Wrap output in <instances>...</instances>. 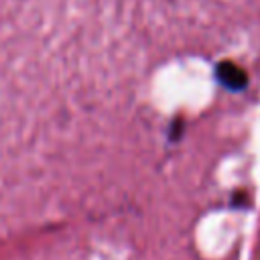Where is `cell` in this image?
<instances>
[{"label": "cell", "mask_w": 260, "mask_h": 260, "mask_svg": "<svg viewBox=\"0 0 260 260\" xmlns=\"http://www.w3.org/2000/svg\"><path fill=\"white\" fill-rule=\"evenodd\" d=\"M217 75H219V79H221L225 85H230V87H242L244 81H246L244 71H240V69L234 67L232 63H223V65L217 69Z\"/></svg>", "instance_id": "6da1fadb"}]
</instances>
